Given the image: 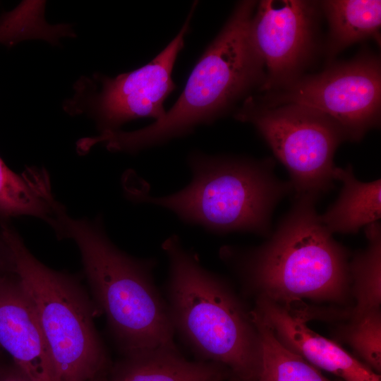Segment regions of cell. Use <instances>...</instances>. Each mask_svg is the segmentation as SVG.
<instances>
[{
  "label": "cell",
  "mask_w": 381,
  "mask_h": 381,
  "mask_svg": "<svg viewBox=\"0 0 381 381\" xmlns=\"http://www.w3.org/2000/svg\"><path fill=\"white\" fill-rule=\"evenodd\" d=\"M256 1L238 2L217 36L193 68L181 95L162 119L131 132L105 131L101 143L113 152L136 153L185 136L200 124L225 115L265 80L249 25Z\"/></svg>",
  "instance_id": "obj_1"
},
{
  "label": "cell",
  "mask_w": 381,
  "mask_h": 381,
  "mask_svg": "<svg viewBox=\"0 0 381 381\" xmlns=\"http://www.w3.org/2000/svg\"><path fill=\"white\" fill-rule=\"evenodd\" d=\"M55 215L54 230L59 238L76 243L97 304L127 356L176 348L169 308L152 282L155 262L135 259L117 248L100 218L73 219L60 203Z\"/></svg>",
  "instance_id": "obj_2"
},
{
  "label": "cell",
  "mask_w": 381,
  "mask_h": 381,
  "mask_svg": "<svg viewBox=\"0 0 381 381\" xmlns=\"http://www.w3.org/2000/svg\"><path fill=\"white\" fill-rule=\"evenodd\" d=\"M318 200L295 197L270 238L241 257V269L261 296L287 305L344 299L351 279L347 253L322 224Z\"/></svg>",
  "instance_id": "obj_3"
},
{
  "label": "cell",
  "mask_w": 381,
  "mask_h": 381,
  "mask_svg": "<svg viewBox=\"0 0 381 381\" xmlns=\"http://www.w3.org/2000/svg\"><path fill=\"white\" fill-rule=\"evenodd\" d=\"M188 163L193 179L185 188L163 197L139 194L137 200L166 207L183 222L212 233L271 235L274 210L293 191L289 181L276 176L273 159L194 152Z\"/></svg>",
  "instance_id": "obj_4"
},
{
  "label": "cell",
  "mask_w": 381,
  "mask_h": 381,
  "mask_svg": "<svg viewBox=\"0 0 381 381\" xmlns=\"http://www.w3.org/2000/svg\"><path fill=\"white\" fill-rule=\"evenodd\" d=\"M162 248L169 262L168 306L174 329L207 358L243 379L258 375L260 349L250 316L218 277L172 235Z\"/></svg>",
  "instance_id": "obj_5"
},
{
  "label": "cell",
  "mask_w": 381,
  "mask_h": 381,
  "mask_svg": "<svg viewBox=\"0 0 381 381\" xmlns=\"http://www.w3.org/2000/svg\"><path fill=\"white\" fill-rule=\"evenodd\" d=\"M14 273L35 306L49 349L54 381H92L107 362L95 307L74 277L39 261L12 228L1 226Z\"/></svg>",
  "instance_id": "obj_6"
},
{
  "label": "cell",
  "mask_w": 381,
  "mask_h": 381,
  "mask_svg": "<svg viewBox=\"0 0 381 381\" xmlns=\"http://www.w3.org/2000/svg\"><path fill=\"white\" fill-rule=\"evenodd\" d=\"M234 117L255 127L288 171L295 197L318 200L334 188V156L345 139L329 117L297 104L266 107L253 96L245 99Z\"/></svg>",
  "instance_id": "obj_7"
},
{
  "label": "cell",
  "mask_w": 381,
  "mask_h": 381,
  "mask_svg": "<svg viewBox=\"0 0 381 381\" xmlns=\"http://www.w3.org/2000/svg\"><path fill=\"white\" fill-rule=\"evenodd\" d=\"M255 97L266 107L297 104L329 117L345 140L360 141L378 128L381 115V63L378 55L359 53L315 75H303L289 87Z\"/></svg>",
  "instance_id": "obj_8"
},
{
  "label": "cell",
  "mask_w": 381,
  "mask_h": 381,
  "mask_svg": "<svg viewBox=\"0 0 381 381\" xmlns=\"http://www.w3.org/2000/svg\"><path fill=\"white\" fill-rule=\"evenodd\" d=\"M195 9L171 42L150 62L131 72L109 78L95 74L81 77L74 86L73 97L65 110L72 114L87 113L102 132L116 131L123 123L140 118L164 117V102L176 89L171 73L184 45Z\"/></svg>",
  "instance_id": "obj_9"
},
{
  "label": "cell",
  "mask_w": 381,
  "mask_h": 381,
  "mask_svg": "<svg viewBox=\"0 0 381 381\" xmlns=\"http://www.w3.org/2000/svg\"><path fill=\"white\" fill-rule=\"evenodd\" d=\"M320 1L262 0L249 25L251 42L262 59L265 92L284 89L303 76L318 42Z\"/></svg>",
  "instance_id": "obj_10"
},
{
  "label": "cell",
  "mask_w": 381,
  "mask_h": 381,
  "mask_svg": "<svg viewBox=\"0 0 381 381\" xmlns=\"http://www.w3.org/2000/svg\"><path fill=\"white\" fill-rule=\"evenodd\" d=\"M13 274L0 276V349L31 381H54L49 349L35 306Z\"/></svg>",
  "instance_id": "obj_11"
},
{
  "label": "cell",
  "mask_w": 381,
  "mask_h": 381,
  "mask_svg": "<svg viewBox=\"0 0 381 381\" xmlns=\"http://www.w3.org/2000/svg\"><path fill=\"white\" fill-rule=\"evenodd\" d=\"M289 350L313 366L345 381H380V376L351 356L335 342L311 330L306 321L288 308L267 298H259L254 310Z\"/></svg>",
  "instance_id": "obj_12"
},
{
  "label": "cell",
  "mask_w": 381,
  "mask_h": 381,
  "mask_svg": "<svg viewBox=\"0 0 381 381\" xmlns=\"http://www.w3.org/2000/svg\"><path fill=\"white\" fill-rule=\"evenodd\" d=\"M334 180L342 183L335 202L320 219L332 234H357L363 226L378 222L381 217V179L370 182L358 180L352 166L336 167Z\"/></svg>",
  "instance_id": "obj_13"
},
{
  "label": "cell",
  "mask_w": 381,
  "mask_h": 381,
  "mask_svg": "<svg viewBox=\"0 0 381 381\" xmlns=\"http://www.w3.org/2000/svg\"><path fill=\"white\" fill-rule=\"evenodd\" d=\"M226 377L216 363L190 362L176 348H161L127 356L107 381H222Z\"/></svg>",
  "instance_id": "obj_14"
},
{
  "label": "cell",
  "mask_w": 381,
  "mask_h": 381,
  "mask_svg": "<svg viewBox=\"0 0 381 381\" xmlns=\"http://www.w3.org/2000/svg\"><path fill=\"white\" fill-rule=\"evenodd\" d=\"M54 199L47 171L28 168L18 174L0 157V217L32 216L52 228L55 224Z\"/></svg>",
  "instance_id": "obj_15"
},
{
  "label": "cell",
  "mask_w": 381,
  "mask_h": 381,
  "mask_svg": "<svg viewBox=\"0 0 381 381\" xmlns=\"http://www.w3.org/2000/svg\"><path fill=\"white\" fill-rule=\"evenodd\" d=\"M320 6L329 25L325 50L329 59L368 39L380 43V0H325L320 1Z\"/></svg>",
  "instance_id": "obj_16"
},
{
  "label": "cell",
  "mask_w": 381,
  "mask_h": 381,
  "mask_svg": "<svg viewBox=\"0 0 381 381\" xmlns=\"http://www.w3.org/2000/svg\"><path fill=\"white\" fill-rule=\"evenodd\" d=\"M250 318L259 342L260 381H329L313 365L287 349L255 311Z\"/></svg>",
  "instance_id": "obj_17"
},
{
  "label": "cell",
  "mask_w": 381,
  "mask_h": 381,
  "mask_svg": "<svg viewBox=\"0 0 381 381\" xmlns=\"http://www.w3.org/2000/svg\"><path fill=\"white\" fill-rule=\"evenodd\" d=\"M365 250L357 253L349 264L354 281L357 305L353 318L380 310L381 303V226L379 222L365 226Z\"/></svg>",
  "instance_id": "obj_18"
},
{
  "label": "cell",
  "mask_w": 381,
  "mask_h": 381,
  "mask_svg": "<svg viewBox=\"0 0 381 381\" xmlns=\"http://www.w3.org/2000/svg\"><path fill=\"white\" fill-rule=\"evenodd\" d=\"M346 337L356 351L377 372L381 370V315L377 310L354 318Z\"/></svg>",
  "instance_id": "obj_19"
},
{
  "label": "cell",
  "mask_w": 381,
  "mask_h": 381,
  "mask_svg": "<svg viewBox=\"0 0 381 381\" xmlns=\"http://www.w3.org/2000/svg\"><path fill=\"white\" fill-rule=\"evenodd\" d=\"M6 271L12 272V264L6 245L0 234V276L5 274Z\"/></svg>",
  "instance_id": "obj_20"
},
{
  "label": "cell",
  "mask_w": 381,
  "mask_h": 381,
  "mask_svg": "<svg viewBox=\"0 0 381 381\" xmlns=\"http://www.w3.org/2000/svg\"><path fill=\"white\" fill-rule=\"evenodd\" d=\"M0 381L31 380L15 365L14 368L0 371Z\"/></svg>",
  "instance_id": "obj_21"
},
{
  "label": "cell",
  "mask_w": 381,
  "mask_h": 381,
  "mask_svg": "<svg viewBox=\"0 0 381 381\" xmlns=\"http://www.w3.org/2000/svg\"><path fill=\"white\" fill-rule=\"evenodd\" d=\"M92 381H107V380L101 378L99 376L92 380Z\"/></svg>",
  "instance_id": "obj_22"
}]
</instances>
